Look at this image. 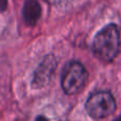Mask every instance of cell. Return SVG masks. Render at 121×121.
Instances as JSON below:
<instances>
[{
	"label": "cell",
	"mask_w": 121,
	"mask_h": 121,
	"mask_svg": "<svg viewBox=\"0 0 121 121\" xmlns=\"http://www.w3.org/2000/svg\"><path fill=\"white\" fill-rule=\"evenodd\" d=\"M116 100L109 91H96L91 94L85 103L88 116L94 120L109 117L116 111Z\"/></svg>",
	"instance_id": "obj_2"
},
{
	"label": "cell",
	"mask_w": 121,
	"mask_h": 121,
	"mask_svg": "<svg viewBox=\"0 0 121 121\" xmlns=\"http://www.w3.org/2000/svg\"><path fill=\"white\" fill-rule=\"evenodd\" d=\"M8 8V0H0V12H3Z\"/></svg>",
	"instance_id": "obj_6"
},
{
	"label": "cell",
	"mask_w": 121,
	"mask_h": 121,
	"mask_svg": "<svg viewBox=\"0 0 121 121\" xmlns=\"http://www.w3.org/2000/svg\"><path fill=\"white\" fill-rule=\"evenodd\" d=\"M114 121H121V115H120V116H119V117H118V118H116V119L114 120Z\"/></svg>",
	"instance_id": "obj_8"
},
{
	"label": "cell",
	"mask_w": 121,
	"mask_h": 121,
	"mask_svg": "<svg viewBox=\"0 0 121 121\" xmlns=\"http://www.w3.org/2000/svg\"><path fill=\"white\" fill-rule=\"evenodd\" d=\"M35 121H49V120H48V118H46L45 116L39 115V116H37V117H36Z\"/></svg>",
	"instance_id": "obj_7"
},
{
	"label": "cell",
	"mask_w": 121,
	"mask_h": 121,
	"mask_svg": "<svg viewBox=\"0 0 121 121\" xmlns=\"http://www.w3.org/2000/svg\"><path fill=\"white\" fill-rule=\"evenodd\" d=\"M56 68V60L53 55H48L44 59L34 72L32 85L34 88H43L49 83Z\"/></svg>",
	"instance_id": "obj_4"
},
{
	"label": "cell",
	"mask_w": 121,
	"mask_h": 121,
	"mask_svg": "<svg viewBox=\"0 0 121 121\" xmlns=\"http://www.w3.org/2000/svg\"><path fill=\"white\" fill-rule=\"evenodd\" d=\"M120 47V34L118 27L109 23L98 32L92 42L94 53L104 62H111L116 57Z\"/></svg>",
	"instance_id": "obj_1"
},
{
	"label": "cell",
	"mask_w": 121,
	"mask_h": 121,
	"mask_svg": "<svg viewBox=\"0 0 121 121\" xmlns=\"http://www.w3.org/2000/svg\"><path fill=\"white\" fill-rule=\"evenodd\" d=\"M42 15V6L37 0H26L22 9V17L26 23L34 26Z\"/></svg>",
	"instance_id": "obj_5"
},
{
	"label": "cell",
	"mask_w": 121,
	"mask_h": 121,
	"mask_svg": "<svg viewBox=\"0 0 121 121\" xmlns=\"http://www.w3.org/2000/svg\"><path fill=\"white\" fill-rule=\"evenodd\" d=\"M88 73L81 63L77 60L68 63L65 66L62 74V88L65 94L74 95L83 89Z\"/></svg>",
	"instance_id": "obj_3"
}]
</instances>
